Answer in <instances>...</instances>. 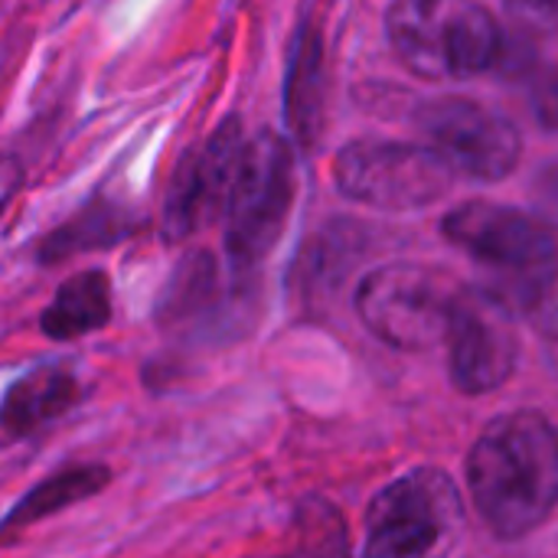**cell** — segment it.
Wrapping results in <instances>:
<instances>
[{
    "label": "cell",
    "mask_w": 558,
    "mask_h": 558,
    "mask_svg": "<svg viewBox=\"0 0 558 558\" xmlns=\"http://www.w3.org/2000/svg\"><path fill=\"white\" fill-rule=\"evenodd\" d=\"M477 513L500 539H523L558 507V428L533 409L497 415L468 454Z\"/></svg>",
    "instance_id": "obj_1"
},
{
    "label": "cell",
    "mask_w": 558,
    "mask_h": 558,
    "mask_svg": "<svg viewBox=\"0 0 558 558\" xmlns=\"http://www.w3.org/2000/svg\"><path fill=\"white\" fill-rule=\"evenodd\" d=\"M386 33L402 65L422 78L497 69L507 36L487 7L454 0H399L386 10Z\"/></svg>",
    "instance_id": "obj_2"
},
{
    "label": "cell",
    "mask_w": 558,
    "mask_h": 558,
    "mask_svg": "<svg viewBox=\"0 0 558 558\" xmlns=\"http://www.w3.org/2000/svg\"><path fill=\"white\" fill-rule=\"evenodd\" d=\"M464 526L468 510L458 484L438 468H415L369 504L363 558H448Z\"/></svg>",
    "instance_id": "obj_3"
},
{
    "label": "cell",
    "mask_w": 558,
    "mask_h": 558,
    "mask_svg": "<svg viewBox=\"0 0 558 558\" xmlns=\"http://www.w3.org/2000/svg\"><path fill=\"white\" fill-rule=\"evenodd\" d=\"M464 291L468 288L438 265L392 262L360 281L356 314L383 343L418 353L451 337Z\"/></svg>",
    "instance_id": "obj_4"
},
{
    "label": "cell",
    "mask_w": 558,
    "mask_h": 558,
    "mask_svg": "<svg viewBox=\"0 0 558 558\" xmlns=\"http://www.w3.org/2000/svg\"><path fill=\"white\" fill-rule=\"evenodd\" d=\"M298 193L294 154L275 131H258L242 154L226 206V252L235 275H248L278 245Z\"/></svg>",
    "instance_id": "obj_5"
},
{
    "label": "cell",
    "mask_w": 558,
    "mask_h": 558,
    "mask_svg": "<svg viewBox=\"0 0 558 558\" xmlns=\"http://www.w3.org/2000/svg\"><path fill=\"white\" fill-rule=\"evenodd\" d=\"M448 163L422 144L360 137L337 150L333 183L337 190L363 206L409 213L445 199L451 190Z\"/></svg>",
    "instance_id": "obj_6"
},
{
    "label": "cell",
    "mask_w": 558,
    "mask_h": 558,
    "mask_svg": "<svg viewBox=\"0 0 558 558\" xmlns=\"http://www.w3.org/2000/svg\"><path fill=\"white\" fill-rule=\"evenodd\" d=\"M441 232L454 248L494 271H504L507 284L558 268L556 232L539 216L504 203H461L441 219Z\"/></svg>",
    "instance_id": "obj_7"
},
{
    "label": "cell",
    "mask_w": 558,
    "mask_h": 558,
    "mask_svg": "<svg viewBox=\"0 0 558 558\" xmlns=\"http://www.w3.org/2000/svg\"><path fill=\"white\" fill-rule=\"evenodd\" d=\"M415 121L451 173L490 183L510 177L520 163L523 141L517 124L474 98L448 95L425 101Z\"/></svg>",
    "instance_id": "obj_8"
},
{
    "label": "cell",
    "mask_w": 558,
    "mask_h": 558,
    "mask_svg": "<svg viewBox=\"0 0 558 558\" xmlns=\"http://www.w3.org/2000/svg\"><path fill=\"white\" fill-rule=\"evenodd\" d=\"M520 363L517 311L497 288H468L448 337L451 383L464 396L500 389Z\"/></svg>",
    "instance_id": "obj_9"
},
{
    "label": "cell",
    "mask_w": 558,
    "mask_h": 558,
    "mask_svg": "<svg viewBox=\"0 0 558 558\" xmlns=\"http://www.w3.org/2000/svg\"><path fill=\"white\" fill-rule=\"evenodd\" d=\"M245 144L248 141L242 137V118L229 114L216 124L203 147H193L180 157L160 219L170 242L193 235L206 219L229 206Z\"/></svg>",
    "instance_id": "obj_10"
},
{
    "label": "cell",
    "mask_w": 558,
    "mask_h": 558,
    "mask_svg": "<svg viewBox=\"0 0 558 558\" xmlns=\"http://www.w3.org/2000/svg\"><path fill=\"white\" fill-rule=\"evenodd\" d=\"M324 33L320 23L301 20L291 39L284 78V118L301 147H314L324 128Z\"/></svg>",
    "instance_id": "obj_11"
},
{
    "label": "cell",
    "mask_w": 558,
    "mask_h": 558,
    "mask_svg": "<svg viewBox=\"0 0 558 558\" xmlns=\"http://www.w3.org/2000/svg\"><path fill=\"white\" fill-rule=\"evenodd\" d=\"M82 396V386L65 366H39L20 376L3 396V428L10 438L33 435L65 415Z\"/></svg>",
    "instance_id": "obj_12"
},
{
    "label": "cell",
    "mask_w": 558,
    "mask_h": 558,
    "mask_svg": "<svg viewBox=\"0 0 558 558\" xmlns=\"http://www.w3.org/2000/svg\"><path fill=\"white\" fill-rule=\"evenodd\" d=\"M111 320V281L105 271L88 268L65 278L56 298L39 317V330L49 340H78L101 330Z\"/></svg>",
    "instance_id": "obj_13"
},
{
    "label": "cell",
    "mask_w": 558,
    "mask_h": 558,
    "mask_svg": "<svg viewBox=\"0 0 558 558\" xmlns=\"http://www.w3.org/2000/svg\"><path fill=\"white\" fill-rule=\"evenodd\" d=\"M108 484V468L101 464H75V468H65L46 481H39L33 490L23 494V500L7 513V523L3 530L13 533V530H23V526H33L52 513H62L65 507L78 504V500H88L92 494H98L101 487Z\"/></svg>",
    "instance_id": "obj_14"
},
{
    "label": "cell",
    "mask_w": 558,
    "mask_h": 558,
    "mask_svg": "<svg viewBox=\"0 0 558 558\" xmlns=\"http://www.w3.org/2000/svg\"><path fill=\"white\" fill-rule=\"evenodd\" d=\"M131 229L128 216L111 206V203H92L85 209H78L72 219H65L59 229H52L43 245H39V262H62L72 258L78 252H92V248H105L114 245L118 239H124Z\"/></svg>",
    "instance_id": "obj_15"
},
{
    "label": "cell",
    "mask_w": 558,
    "mask_h": 558,
    "mask_svg": "<svg viewBox=\"0 0 558 558\" xmlns=\"http://www.w3.org/2000/svg\"><path fill=\"white\" fill-rule=\"evenodd\" d=\"M363 248V229L353 222H330L327 229H320L307 252L301 255V268H304V291L311 298H317L320 291H333L337 281H343V275L353 268L356 255Z\"/></svg>",
    "instance_id": "obj_16"
},
{
    "label": "cell",
    "mask_w": 558,
    "mask_h": 558,
    "mask_svg": "<svg viewBox=\"0 0 558 558\" xmlns=\"http://www.w3.org/2000/svg\"><path fill=\"white\" fill-rule=\"evenodd\" d=\"M213 301H216V265L206 252H196L177 268L173 281L167 284V294L160 301V320L173 324V320L199 317V311Z\"/></svg>",
    "instance_id": "obj_17"
},
{
    "label": "cell",
    "mask_w": 558,
    "mask_h": 558,
    "mask_svg": "<svg viewBox=\"0 0 558 558\" xmlns=\"http://www.w3.org/2000/svg\"><path fill=\"white\" fill-rule=\"evenodd\" d=\"M513 311H520L543 337L558 340V268L543 271L536 278L517 281V284H504L497 288Z\"/></svg>",
    "instance_id": "obj_18"
},
{
    "label": "cell",
    "mask_w": 558,
    "mask_h": 558,
    "mask_svg": "<svg viewBox=\"0 0 558 558\" xmlns=\"http://www.w3.org/2000/svg\"><path fill=\"white\" fill-rule=\"evenodd\" d=\"M343 520H337V513L314 500L311 504V520H301L304 526V543H307V553L314 558H347L343 556Z\"/></svg>",
    "instance_id": "obj_19"
},
{
    "label": "cell",
    "mask_w": 558,
    "mask_h": 558,
    "mask_svg": "<svg viewBox=\"0 0 558 558\" xmlns=\"http://www.w3.org/2000/svg\"><path fill=\"white\" fill-rule=\"evenodd\" d=\"M530 105L546 131H558V62L530 75Z\"/></svg>",
    "instance_id": "obj_20"
},
{
    "label": "cell",
    "mask_w": 558,
    "mask_h": 558,
    "mask_svg": "<svg viewBox=\"0 0 558 558\" xmlns=\"http://www.w3.org/2000/svg\"><path fill=\"white\" fill-rule=\"evenodd\" d=\"M539 190H543V196H546V206H553V213L558 216V167L556 170H549V173H543Z\"/></svg>",
    "instance_id": "obj_21"
}]
</instances>
